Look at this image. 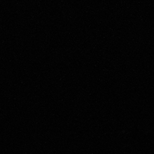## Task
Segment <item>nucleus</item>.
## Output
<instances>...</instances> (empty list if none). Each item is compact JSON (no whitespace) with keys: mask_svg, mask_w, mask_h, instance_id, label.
Returning a JSON list of instances; mask_svg holds the SVG:
<instances>
[]
</instances>
